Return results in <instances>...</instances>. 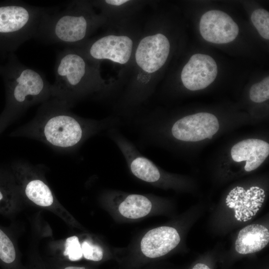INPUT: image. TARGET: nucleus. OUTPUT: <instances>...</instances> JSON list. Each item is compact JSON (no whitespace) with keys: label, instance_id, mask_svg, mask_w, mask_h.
Here are the masks:
<instances>
[{"label":"nucleus","instance_id":"a211bd4d","mask_svg":"<svg viewBox=\"0 0 269 269\" xmlns=\"http://www.w3.org/2000/svg\"><path fill=\"white\" fill-rule=\"evenodd\" d=\"M250 98L255 103H262L269 99V77H267L251 87L250 90Z\"/></svg>","mask_w":269,"mask_h":269},{"label":"nucleus","instance_id":"f03ea898","mask_svg":"<svg viewBox=\"0 0 269 269\" xmlns=\"http://www.w3.org/2000/svg\"><path fill=\"white\" fill-rule=\"evenodd\" d=\"M75 48L66 47L57 55L55 80L50 85L51 97L71 107L77 101L103 88L97 68Z\"/></svg>","mask_w":269,"mask_h":269},{"label":"nucleus","instance_id":"f8f14e48","mask_svg":"<svg viewBox=\"0 0 269 269\" xmlns=\"http://www.w3.org/2000/svg\"><path fill=\"white\" fill-rule=\"evenodd\" d=\"M180 241L177 230L172 227L161 226L148 231L140 242L142 253L149 258L164 256L174 249Z\"/></svg>","mask_w":269,"mask_h":269},{"label":"nucleus","instance_id":"423d86ee","mask_svg":"<svg viewBox=\"0 0 269 269\" xmlns=\"http://www.w3.org/2000/svg\"><path fill=\"white\" fill-rule=\"evenodd\" d=\"M10 168L19 195L35 205L58 211L61 207L38 166L22 161L13 162Z\"/></svg>","mask_w":269,"mask_h":269},{"label":"nucleus","instance_id":"4468645a","mask_svg":"<svg viewBox=\"0 0 269 269\" xmlns=\"http://www.w3.org/2000/svg\"><path fill=\"white\" fill-rule=\"evenodd\" d=\"M269 242L268 229L261 225L252 224L239 232L235 242V249L240 254H252L264 249Z\"/></svg>","mask_w":269,"mask_h":269},{"label":"nucleus","instance_id":"f3484780","mask_svg":"<svg viewBox=\"0 0 269 269\" xmlns=\"http://www.w3.org/2000/svg\"><path fill=\"white\" fill-rule=\"evenodd\" d=\"M251 20L258 32L263 38L269 39V13L260 8L255 10L251 15Z\"/></svg>","mask_w":269,"mask_h":269},{"label":"nucleus","instance_id":"39448f33","mask_svg":"<svg viewBox=\"0 0 269 269\" xmlns=\"http://www.w3.org/2000/svg\"><path fill=\"white\" fill-rule=\"evenodd\" d=\"M50 9L22 1L0 6V35L6 36L17 48L34 38L44 14Z\"/></svg>","mask_w":269,"mask_h":269},{"label":"nucleus","instance_id":"0eeeda50","mask_svg":"<svg viewBox=\"0 0 269 269\" xmlns=\"http://www.w3.org/2000/svg\"><path fill=\"white\" fill-rule=\"evenodd\" d=\"M133 41L126 35H108L88 43L78 44L75 49L89 60L108 59L120 64L130 60Z\"/></svg>","mask_w":269,"mask_h":269},{"label":"nucleus","instance_id":"412c9836","mask_svg":"<svg viewBox=\"0 0 269 269\" xmlns=\"http://www.w3.org/2000/svg\"><path fill=\"white\" fill-rule=\"evenodd\" d=\"M107 4H109L113 6H120L123 5L129 0H107L105 1Z\"/></svg>","mask_w":269,"mask_h":269},{"label":"nucleus","instance_id":"7ed1b4c3","mask_svg":"<svg viewBox=\"0 0 269 269\" xmlns=\"http://www.w3.org/2000/svg\"><path fill=\"white\" fill-rule=\"evenodd\" d=\"M97 24V18L88 3L73 1L61 11L50 8L42 18L34 38L48 44L78 45Z\"/></svg>","mask_w":269,"mask_h":269},{"label":"nucleus","instance_id":"1a4fd4ad","mask_svg":"<svg viewBox=\"0 0 269 269\" xmlns=\"http://www.w3.org/2000/svg\"><path fill=\"white\" fill-rule=\"evenodd\" d=\"M168 38L161 33L147 35L142 38L135 52L137 66L147 73H153L166 62L170 52Z\"/></svg>","mask_w":269,"mask_h":269},{"label":"nucleus","instance_id":"6ab92c4d","mask_svg":"<svg viewBox=\"0 0 269 269\" xmlns=\"http://www.w3.org/2000/svg\"><path fill=\"white\" fill-rule=\"evenodd\" d=\"M63 255L68 257L71 261H77L82 259L83 254L81 244L78 237L72 236L66 239Z\"/></svg>","mask_w":269,"mask_h":269},{"label":"nucleus","instance_id":"9d476101","mask_svg":"<svg viewBox=\"0 0 269 269\" xmlns=\"http://www.w3.org/2000/svg\"><path fill=\"white\" fill-rule=\"evenodd\" d=\"M199 31L206 41L225 44L233 41L239 33V27L226 13L211 10L204 13L199 22Z\"/></svg>","mask_w":269,"mask_h":269},{"label":"nucleus","instance_id":"b1692460","mask_svg":"<svg viewBox=\"0 0 269 269\" xmlns=\"http://www.w3.org/2000/svg\"><path fill=\"white\" fill-rule=\"evenodd\" d=\"M64 269H86L84 267H67Z\"/></svg>","mask_w":269,"mask_h":269},{"label":"nucleus","instance_id":"aec40b11","mask_svg":"<svg viewBox=\"0 0 269 269\" xmlns=\"http://www.w3.org/2000/svg\"><path fill=\"white\" fill-rule=\"evenodd\" d=\"M81 247L83 256L85 259L96 262L103 259V251L100 246L90 240H85L81 243Z\"/></svg>","mask_w":269,"mask_h":269},{"label":"nucleus","instance_id":"6e6552de","mask_svg":"<svg viewBox=\"0 0 269 269\" xmlns=\"http://www.w3.org/2000/svg\"><path fill=\"white\" fill-rule=\"evenodd\" d=\"M219 129L217 118L208 113H199L184 117L171 127L172 136L178 140L195 142L212 138Z\"/></svg>","mask_w":269,"mask_h":269},{"label":"nucleus","instance_id":"ddd939ff","mask_svg":"<svg viewBox=\"0 0 269 269\" xmlns=\"http://www.w3.org/2000/svg\"><path fill=\"white\" fill-rule=\"evenodd\" d=\"M231 154L236 162L246 161L245 170L251 171L258 168L269 156V144L259 139H246L235 144Z\"/></svg>","mask_w":269,"mask_h":269},{"label":"nucleus","instance_id":"dca6fc26","mask_svg":"<svg viewBox=\"0 0 269 269\" xmlns=\"http://www.w3.org/2000/svg\"><path fill=\"white\" fill-rule=\"evenodd\" d=\"M152 203L142 195L133 194L128 195L119 206V211L129 219H138L148 215L151 211Z\"/></svg>","mask_w":269,"mask_h":269},{"label":"nucleus","instance_id":"f257e3e1","mask_svg":"<svg viewBox=\"0 0 269 269\" xmlns=\"http://www.w3.org/2000/svg\"><path fill=\"white\" fill-rule=\"evenodd\" d=\"M71 108L51 97L41 104L32 120L12 132L10 136L32 138L55 150L70 152L91 137L120 123L115 117L100 120L82 118L72 113Z\"/></svg>","mask_w":269,"mask_h":269},{"label":"nucleus","instance_id":"2eb2a0df","mask_svg":"<svg viewBox=\"0 0 269 269\" xmlns=\"http://www.w3.org/2000/svg\"><path fill=\"white\" fill-rule=\"evenodd\" d=\"M19 195L10 167H0V213L11 215L15 209Z\"/></svg>","mask_w":269,"mask_h":269},{"label":"nucleus","instance_id":"4be33fe9","mask_svg":"<svg viewBox=\"0 0 269 269\" xmlns=\"http://www.w3.org/2000/svg\"><path fill=\"white\" fill-rule=\"evenodd\" d=\"M192 269H210L207 265L202 263L195 265Z\"/></svg>","mask_w":269,"mask_h":269},{"label":"nucleus","instance_id":"9b49d317","mask_svg":"<svg viewBox=\"0 0 269 269\" xmlns=\"http://www.w3.org/2000/svg\"><path fill=\"white\" fill-rule=\"evenodd\" d=\"M218 67L214 59L207 54L193 55L182 69L181 79L188 90L196 91L210 85L216 79Z\"/></svg>","mask_w":269,"mask_h":269},{"label":"nucleus","instance_id":"5701e85b","mask_svg":"<svg viewBox=\"0 0 269 269\" xmlns=\"http://www.w3.org/2000/svg\"><path fill=\"white\" fill-rule=\"evenodd\" d=\"M7 127V126L0 120V134L2 133Z\"/></svg>","mask_w":269,"mask_h":269},{"label":"nucleus","instance_id":"20e7f679","mask_svg":"<svg viewBox=\"0 0 269 269\" xmlns=\"http://www.w3.org/2000/svg\"><path fill=\"white\" fill-rule=\"evenodd\" d=\"M50 85L41 72L13 57L8 72L7 104L0 120L8 127L30 107L50 99Z\"/></svg>","mask_w":269,"mask_h":269}]
</instances>
